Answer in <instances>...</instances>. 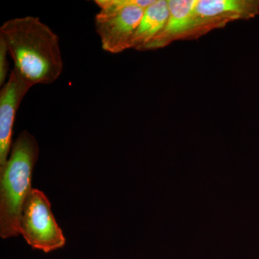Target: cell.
<instances>
[{"instance_id": "1", "label": "cell", "mask_w": 259, "mask_h": 259, "mask_svg": "<svg viewBox=\"0 0 259 259\" xmlns=\"http://www.w3.org/2000/svg\"><path fill=\"white\" fill-rule=\"evenodd\" d=\"M0 37L8 46L15 71L31 86L51 84L64 69L59 37L37 17L7 20Z\"/></svg>"}, {"instance_id": "2", "label": "cell", "mask_w": 259, "mask_h": 259, "mask_svg": "<svg viewBox=\"0 0 259 259\" xmlns=\"http://www.w3.org/2000/svg\"><path fill=\"white\" fill-rule=\"evenodd\" d=\"M38 156L37 140L28 131H22L0 169V236L3 239L20 235V218L33 190L32 173Z\"/></svg>"}, {"instance_id": "3", "label": "cell", "mask_w": 259, "mask_h": 259, "mask_svg": "<svg viewBox=\"0 0 259 259\" xmlns=\"http://www.w3.org/2000/svg\"><path fill=\"white\" fill-rule=\"evenodd\" d=\"M20 235L29 245L45 253L63 248L66 238L51 211L50 201L41 191L33 189L22 212Z\"/></svg>"}, {"instance_id": "4", "label": "cell", "mask_w": 259, "mask_h": 259, "mask_svg": "<svg viewBox=\"0 0 259 259\" xmlns=\"http://www.w3.org/2000/svg\"><path fill=\"white\" fill-rule=\"evenodd\" d=\"M144 10L139 5L120 10H100L95 15V25L103 50L118 54L131 48Z\"/></svg>"}, {"instance_id": "5", "label": "cell", "mask_w": 259, "mask_h": 259, "mask_svg": "<svg viewBox=\"0 0 259 259\" xmlns=\"http://www.w3.org/2000/svg\"><path fill=\"white\" fill-rule=\"evenodd\" d=\"M31 88L13 69L0 90V169L6 164L11 151L17 112Z\"/></svg>"}, {"instance_id": "6", "label": "cell", "mask_w": 259, "mask_h": 259, "mask_svg": "<svg viewBox=\"0 0 259 259\" xmlns=\"http://www.w3.org/2000/svg\"><path fill=\"white\" fill-rule=\"evenodd\" d=\"M196 0H169V17L163 31L144 49H153L164 45L171 37L194 28L199 23L196 13Z\"/></svg>"}, {"instance_id": "7", "label": "cell", "mask_w": 259, "mask_h": 259, "mask_svg": "<svg viewBox=\"0 0 259 259\" xmlns=\"http://www.w3.org/2000/svg\"><path fill=\"white\" fill-rule=\"evenodd\" d=\"M168 17V1L157 0L153 2L144 10L141 23L133 37L131 48L144 49L163 31Z\"/></svg>"}, {"instance_id": "8", "label": "cell", "mask_w": 259, "mask_h": 259, "mask_svg": "<svg viewBox=\"0 0 259 259\" xmlns=\"http://www.w3.org/2000/svg\"><path fill=\"white\" fill-rule=\"evenodd\" d=\"M199 20L220 17L252 18L259 13V1L248 0H199L196 7Z\"/></svg>"}, {"instance_id": "9", "label": "cell", "mask_w": 259, "mask_h": 259, "mask_svg": "<svg viewBox=\"0 0 259 259\" xmlns=\"http://www.w3.org/2000/svg\"><path fill=\"white\" fill-rule=\"evenodd\" d=\"M153 2L154 0H96L95 3L100 10H116L132 5H139L146 9Z\"/></svg>"}, {"instance_id": "10", "label": "cell", "mask_w": 259, "mask_h": 259, "mask_svg": "<svg viewBox=\"0 0 259 259\" xmlns=\"http://www.w3.org/2000/svg\"><path fill=\"white\" fill-rule=\"evenodd\" d=\"M9 54L6 42L0 37V85L3 87L7 81L9 71V62L8 54Z\"/></svg>"}]
</instances>
